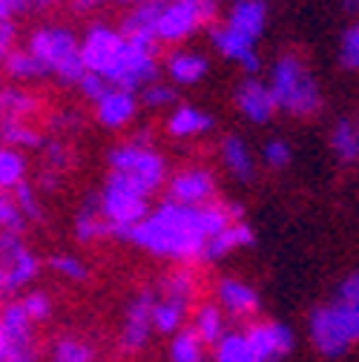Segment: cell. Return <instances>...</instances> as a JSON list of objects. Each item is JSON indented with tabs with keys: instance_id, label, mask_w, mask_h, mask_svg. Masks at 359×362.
Here are the masks:
<instances>
[{
	"instance_id": "obj_17",
	"label": "cell",
	"mask_w": 359,
	"mask_h": 362,
	"mask_svg": "<svg viewBox=\"0 0 359 362\" xmlns=\"http://www.w3.org/2000/svg\"><path fill=\"white\" fill-rule=\"evenodd\" d=\"M210 37H213V43H216V49L221 52V55H228V58H233V61H239L250 75L253 72H259V58H256V49H253V37H247V35H242V32H236V29H230V26H218V29H213L210 32Z\"/></svg>"
},
{
	"instance_id": "obj_18",
	"label": "cell",
	"mask_w": 359,
	"mask_h": 362,
	"mask_svg": "<svg viewBox=\"0 0 359 362\" xmlns=\"http://www.w3.org/2000/svg\"><path fill=\"white\" fill-rule=\"evenodd\" d=\"M35 276H37V259L29 250H23L9 264H0V302H6L9 296H15Z\"/></svg>"
},
{
	"instance_id": "obj_49",
	"label": "cell",
	"mask_w": 359,
	"mask_h": 362,
	"mask_svg": "<svg viewBox=\"0 0 359 362\" xmlns=\"http://www.w3.org/2000/svg\"><path fill=\"white\" fill-rule=\"evenodd\" d=\"M107 4V0H104ZM121 4H136V6H141V4H167V0H121Z\"/></svg>"
},
{
	"instance_id": "obj_47",
	"label": "cell",
	"mask_w": 359,
	"mask_h": 362,
	"mask_svg": "<svg viewBox=\"0 0 359 362\" xmlns=\"http://www.w3.org/2000/svg\"><path fill=\"white\" fill-rule=\"evenodd\" d=\"M15 12H23V4H20V0H0V23L9 21Z\"/></svg>"
},
{
	"instance_id": "obj_44",
	"label": "cell",
	"mask_w": 359,
	"mask_h": 362,
	"mask_svg": "<svg viewBox=\"0 0 359 362\" xmlns=\"http://www.w3.org/2000/svg\"><path fill=\"white\" fill-rule=\"evenodd\" d=\"M336 299L348 302V305H359V274H348V279H342L339 291H336Z\"/></svg>"
},
{
	"instance_id": "obj_21",
	"label": "cell",
	"mask_w": 359,
	"mask_h": 362,
	"mask_svg": "<svg viewBox=\"0 0 359 362\" xmlns=\"http://www.w3.org/2000/svg\"><path fill=\"white\" fill-rule=\"evenodd\" d=\"M264 21H267L264 0H239V4L230 9L228 26L256 40V37L261 35V29H264Z\"/></svg>"
},
{
	"instance_id": "obj_38",
	"label": "cell",
	"mask_w": 359,
	"mask_h": 362,
	"mask_svg": "<svg viewBox=\"0 0 359 362\" xmlns=\"http://www.w3.org/2000/svg\"><path fill=\"white\" fill-rule=\"evenodd\" d=\"M0 135H4V141H9V144H29V147L40 144L37 135L32 129L20 127L18 121H4V124H0Z\"/></svg>"
},
{
	"instance_id": "obj_5",
	"label": "cell",
	"mask_w": 359,
	"mask_h": 362,
	"mask_svg": "<svg viewBox=\"0 0 359 362\" xmlns=\"http://www.w3.org/2000/svg\"><path fill=\"white\" fill-rule=\"evenodd\" d=\"M49 72L61 75L64 81L78 83L83 78V61L78 52V40L72 37V32L66 29H40L32 37V49H29Z\"/></svg>"
},
{
	"instance_id": "obj_20",
	"label": "cell",
	"mask_w": 359,
	"mask_h": 362,
	"mask_svg": "<svg viewBox=\"0 0 359 362\" xmlns=\"http://www.w3.org/2000/svg\"><path fill=\"white\" fill-rule=\"evenodd\" d=\"M75 236L81 242H93V239H101V236H112V228L110 221L104 218L101 213V199L98 196H89L75 218Z\"/></svg>"
},
{
	"instance_id": "obj_33",
	"label": "cell",
	"mask_w": 359,
	"mask_h": 362,
	"mask_svg": "<svg viewBox=\"0 0 359 362\" xmlns=\"http://www.w3.org/2000/svg\"><path fill=\"white\" fill-rule=\"evenodd\" d=\"M6 69L12 75H18V78H37V75H47L49 72L32 52H9L6 55Z\"/></svg>"
},
{
	"instance_id": "obj_14",
	"label": "cell",
	"mask_w": 359,
	"mask_h": 362,
	"mask_svg": "<svg viewBox=\"0 0 359 362\" xmlns=\"http://www.w3.org/2000/svg\"><path fill=\"white\" fill-rule=\"evenodd\" d=\"M236 104L239 110L256 121V124H267L273 115H276V101H273V93H271V86H264L261 81L256 78H247L245 83H239L236 89Z\"/></svg>"
},
{
	"instance_id": "obj_2",
	"label": "cell",
	"mask_w": 359,
	"mask_h": 362,
	"mask_svg": "<svg viewBox=\"0 0 359 362\" xmlns=\"http://www.w3.org/2000/svg\"><path fill=\"white\" fill-rule=\"evenodd\" d=\"M310 342L325 359H342L359 342V305L334 299L310 313Z\"/></svg>"
},
{
	"instance_id": "obj_23",
	"label": "cell",
	"mask_w": 359,
	"mask_h": 362,
	"mask_svg": "<svg viewBox=\"0 0 359 362\" xmlns=\"http://www.w3.org/2000/svg\"><path fill=\"white\" fill-rule=\"evenodd\" d=\"M221 156H224V164H228V170L239 178V181H253L256 178V167H253V156L247 150V144L239 139V135H228L221 144Z\"/></svg>"
},
{
	"instance_id": "obj_45",
	"label": "cell",
	"mask_w": 359,
	"mask_h": 362,
	"mask_svg": "<svg viewBox=\"0 0 359 362\" xmlns=\"http://www.w3.org/2000/svg\"><path fill=\"white\" fill-rule=\"evenodd\" d=\"M12 40H15V26H12V21H4L0 23V61H6V55L12 49Z\"/></svg>"
},
{
	"instance_id": "obj_51",
	"label": "cell",
	"mask_w": 359,
	"mask_h": 362,
	"mask_svg": "<svg viewBox=\"0 0 359 362\" xmlns=\"http://www.w3.org/2000/svg\"><path fill=\"white\" fill-rule=\"evenodd\" d=\"M342 6H345L351 15H353V12H356V6H359V0H342Z\"/></svg>"
},
{
	"instance_id": "obj_43",
	"label": "cell",
	"mask_w": 359,
	"mask_h": 362,
	"mask_svg": "<svg viewBox=\"0 0 359 362\" xmlns=\"http://www.w3.org/2000/svg\"><path fill=\"white\" fill-rule=\"evenodd\" d=\"M78 86L83 89V93H86L89 98H95V101H98V98L107 93V89H110V83H107L101 75H95V72H83V78L78 81Z\"/></svg>"
},
{
	"instance_id": "obj_27",
	"label": "cell",
	"mask_w": 359,
	"mask_h": 362,
	"mask_svg": "<svg viewBox=\"0 0 359 362\" xmlns=\"http://www.w3.org/2000/svg\"><path fill=\"white\" fill-rule=\"evenodd\" d=\"M334 150L339 156L342 164L353 167L359 161V132H356V124L351 118H342L334 129Z\"/></svg>"
},
{
	"instance_id": "obj_1",
	"label": "cell",
	"mask_w": 359,
	"mask_h": 362,
	"mask_svg": "<svg viewBox=\"0 0 359 362\" xmlns=\"http://www.w3.org/2000/svg\"><path fill=\"white\" fill-rule=\"evenodd\" d=\"M242 204L228 207H182V204H161L158 210L147 213L144 221H139L136 228L126 233L129 242H136L139 247L167 256V259H199L201 247L210 236H216L221 228H228L230 221H242Z\"/></svg>"
},
{
	"instance_id": "obj_46",
	"label": "cell",
	"mask_w": 359,
	"mask_h": 362,
	"mask_svg": "<svg viewBox=\"0 0 359 362\" xmlns=\"http://www.w3.org/2000/svg\"><path fill=\"white\" fill-rule=\"evenodd\" d=\"M47 153H49L52 167H66V164H69V153H66V147H61L58 141H52V144L47 147Z\"/></svg>"
},
{
	"instance_id": "obj_42",
	"label": "cell",
	"mask_w": 359,
	"mask_h": 362,
	"mask_svg": "<svg viewBox=\"0 0 359 362\" xmlns=\"http://www.w3.org/2000/svg\"><path fill=\"white\" fill-rule=\"evenodd\" d=\"M172 101H175V89L158 86V83L144 86V104L147 107H164V104H172Z\"/></svg>"
},
{
	"instance_id": "obj_41",
	"label": "cell",
	"mask_w": 359,
	"mask_h": 362,
	"mask_svg": "<svg viewBox=\"0 0 359 362\" xmlns=\"http://www.w3.org/2000/svg\"><path fill=\"white\" fill-rule=\"evenodd\" d=\"M15 190H18V202H15V204H18L20 216L37 221V218H40V204H37V199H35V190L26 185V181H20Z\"/></svg>"
},
{
	"instance_id": "obj_39",
	"label": "cell",
	"mask_w": 359,
	"mask_h": 362,
	"mask_svg": "<svg viewBox=\"0 0 359 362\" xmlns=\"http://www.w3.org/2000/svg\"><path fill=\"white\" fill-rule=\"evenodd\" d=\"M264 161L271 164V167H288L293 161V153H290V144L282 141V139H271L264 144Z\"/></svg>"
},
{
	"instance_id": "obj_19",
	"label": "cell",
	"mask_w": 359,
	"mask_h": 362,
	"mask_svg": "<svg viewBox=\"0 0 359 362\" xmlns=\"http://www.w3.org/2000/svg\"><path fill=\"white\" fill-rule=\"evenodd\" d=\"M136 95L132 93H124V89H115L110 86L107 93L98 98V118L107 124V127H121L126 124L132 115H136Z\"/></svg>"
},
{
	"instance_id": "obj_12",
	"label": "cell",
	"mask_w": 359,
	"mask_h": 362,
	"mask_svg": "<svg viewBox=\"0 0 359 362\" xmlns=\"http://www.w3.org/2000/svg\"><path fill=\"white\" fill-rule=\"evenodd\" d=\"M153 302H155L153 291H141L136 299L129 302L126 322H124V331H121V348L124 351L136 354V351L147 348V342L153 337Z\"/></svg>"
},
{
	"instance_id": "obj_6",
	"label": "cell",
	"mask_w": 359,
	"mask_h": 362,
	"mask_svg": "<svg viewBox=\"0 0 359 362\" xmlns=\"http://www.w3.org/2000/svg\"><path fill=\"white\" fill-rule=\"evenodd\" d=\"M110 167L112 173H118L121 178H126L139 193H144L147 199L161 187L164 181V161L161 156L150 153L147 147H118L110 153Z\"/></svg>"
},
{
	"instance_id": "obj_25",
	"label": "cell",
	"mask_w": 359,
	"mask_h": 362,
	"mask_svg": "<svg viewBox=\"0 0 359 362\" xmlns=\"http://www.w3.org/2000/svg\"><path fill=\"white\" fill-rule=\"evenodd\" d=\"M213 348H216L213 351L216 362H261L256 356V351L250 348V342L245 339V334H239V331H228Z\"/></svg>"
},
{
	"instance_id": "obj_9",
	"label": "cell",
	"mask_w": 359,
	"mask_h": 362,
	"mask_svg": "<svg viewBox=\"0 0 359 362\" xmlns=\"http://www.w3.org/2000/svg\"><path fill=\"white\" fill-rule=\"evenodd\" d=\"M155 78H158L155 55L153 52H141V49H136V47H129L126 43L121 61L115 64V69L104 81L110 86H115V89H124V93H136V89H144V86L155 83Z\"/></svg>"
},
{
	"instance_id": "obj_16",
	"label": "cell",
	"mask_w": 359,
	"mask_h": 362,
	"mask_svg": "<svg viewBox=\"0 0 359 362\" xmlns=\"http://www.w3.org/2000/svg\"><path fill=\"white\" fill-rule=\"evenodd\" d=\"M253 242H256V233L247 228L245 221H230L228 228H221L216 236H210V239L204 242L199 259H204V262H218V259L230 256L233 250L247 247V245H253Z\"/></svg>"
},
{
	"instance_id": "obj_48",
	"label": "cell",
	"mask_w": 359,
	"mask_h": 362,
	"mask_svg": "<svg viewBox=\"0 0 359 362\" xmlns=\"http://www.w3.org/2000/svg\"><path fill=\"white\" fill-rule=\"evenodd\" d=\"M20 4H23V9H47L55 0H20Z\"/></svg>"
},
{
	"instance_id": "obj_3",
	"label": "cell",
	"mask_w": 359,
	"mask_h": 362,
	"mask_svg": "<svg viewBox=\"0 0 359 362\" xmlns=\"http://www.w3.org/2000/svg\"><path fill=\"white\" fill-rule=\"evenodd\" d=\"M271 75H273L271 93H273L276 110H288L293 115H317L322 110L319 83L313 81V75L296 55L279 58Z\"/></svg>"
},
{
	"instance_id": "obj_31",
	"label": "cell",
	"mask_w": 359,
	"mask_h": 362,
	"mask_svg": "<svg viewBox=\"0 0 359 362\" xmlns=\"http://www.w3.org/2000/svg\"><path fill=\"white\" fill-rule=\"evenodd\" d=\"M193 291H196L193 276L187 274V270H175V274H170V276L164 279V285H161V293H158V296L178 299V302H187V305H190Z\"/></svg>"
},
{
	"instance_id": "obj_26",
	"label": "cell",
	"mask_w": 359,
	"mask_h": 362,
	"mask_svg": "<svg viewBox=\"0 0 359 362\" xmlns=\"http://www.w3.org/2000/svg\"><path fill=\"white\" fill-rule=\"evenodd\" d=\"M213 127V115L201 112V110H193V107H182L175 110L167 129L172 135H178V139H184V135H199V132H207Z\"/></svg>"
},
{
	"instance_id": "obj_11",
	"label": "cell",
	"mask_w": 359,
	"mask_h": 362,
	"mask_svg": "<svg viewBox=\"0 0 359 362\" xmlns=\"http://www.w3.org/2000/svg\"><path fill=\"white\" fill-rule=\"evenodd\" d=\"M245 339L250 342V348L261 362H279L296 345V337L285 322H253L245 331Z\"/></svg>"
},
{
	"instance_id": "obj_34",
	"label": "cell",
	"mask_w": 359,
	"mask_h": 362,
	"mask_svg": "<svg viewBox=\"0 0 359 362\" xmlns=\"http://www.w3.org/2000/svg\"><path fill=\"white\" fill-rule=\"evenodd\" d=\"M339 61H342V66L345 69H359V26L356 23H351L348 29H345V35H342V43H339Z\"/></svg>"
},
{
	"instance_id": "obj_35",
	"label": "cell",
	"mask_w": 359,
	"mask_h": 362,
	"mask_svg": "<svg viewBox=\"0 0 359 362\" xmlns=\"http://www.w3.org/2000/svg\"><path fill=\"white\" fill-rule=\"evenodd\" d=\"M26 218L20 216L18 204L6 196H0V230H9V233H20L23 230Z\"/></svg>"
},
{
	"instance_id": "obj_32",
	"label": "cell",
	"mask_w": 359,
	"mask_h": 362,
	"mask_svg": "<svg viewBox=\"0 0 359 362\" xmlns=\"http://www.w3.org/2000/svg\"><path fill=\"white\" fill-rule=\"evenodd\" d=\"M26 164L18 153L12 150H0V187H18L23 181Z\"/></svg>"
},
{
	"instance_id": "obj_40",
	"label": "cell",
	"mask_w": 359,
	"mask_h": 362,
	"mask_svg": "<svg viewBox=\"0 0 359 362\" xmlns=\"http://www.w3.org/2000/svg\"><path fill=\"white\" fill-rule=\"evenodd\" d=\"M26 110H29V98L23 93H15V89H9V93L0 95V112L6 115L4 121H18V115H23Z\"/></svg>"
},
{
	"instance_id": "obj_13",
	"label": "cell",
	"mask_w": 359,
	"mask_h": 362,
	"mask_svg": "<svg viewBox=\"0 0 359 362\" xmlns=\"http://www.w3.org/2000/svg\"><path fill=\"white\" fill-rule=\"evenodd\" d=\"M216 193V181L204 170H190L172 178L170 185V202L182 207H204Z\"/></svg>"
},
{
	"instance_id": "obj_29",
	"label": "cell",
	"mask_w": 359,
	"mask_h": 362,
	"mask_svg": "<svg viewBox=\"0 0 359 362\" xmlns=\"http://www.w3.org/2000/svg\"><path fill=\"white\" fill-rule=\"evenodd\" d=\"M170 359L172 362H201L204 359V345L193 328H182L178 334H172Z\"/></svg>"
},
{
	"instance_id": "obj_8",
	"label": "cell",
	"mask_w": 359,
	"mask_h": 362,
	"mask_svg": "<svg viewBox=\"0 0 359 362\" xmlns=\"http://www.w3.org/2000/svg\"><path fill=\"white\" fill-rule=\"evenodd\" d=\"M124 47L126 43L118 32H112L107 26H93L86 35V40L78 47V52H81V61H83L86 72H95V75L107 78L115 69V64L121 61Z\"/></svg>"
},
{
	"instance_id": "obj_4",
	"label": "cell",
	"mask_w": 359,
	"mask_h": 362,
	"mask_svg": "<svg viewBox=\"0 0 359 362\" xmlns=\"http://www.w3.org/2000/svg\"><path fill=\"white\" fill-rule=\"evenodd\" d=\"M98 199H101V213L112 228V236H121V239H126V233L136 228L139 221H144L150 213V199L144 193H139L118 173H110L104 193Z\"/></svg>"
},
{
	"instance_id": "obj_15",
	"label": "cell",
	"mask_w": 359,
	"mask_h": 362,
	"mask_svg": "<svg viewBox=\"0 0 359 362\" xmlns=\"http://www.w3.org/2000/svg\"><path fill=\"white\" fill-rule=\"evenodd\" d=\"M218 302H221V310H228L230 316H236V320H253L261 308L259 293L233 276L218 282Z\"/></svg>"
},
{
	"instance_id": "obj_10",
	"label": "cell",
	"mask_w": 359,
	"mask_h": 362,
	"mask_svg": "<svg viewBox=\"0 0 359 362\" xmlns=\"http://www.w3.org/2000/svg\"><path fill=\"white\" fill-rule=\"evenodd\" d=\"M0 328H4V337H6V359L4 362H37L32 322L23 313L20 302H9L0 310Z\"/></svg>"
},
{
	"instance_id": "obj_24",
	"label": "cell",
	"mask_w": 359,
	"mask_h": 362,
	"mask_svg": "<svg viewBox=\"0 0 359 362\" xmlns=\"http://www.w3.org/2000/svg\"><path fill=\"white\" fill-rule=\"evenodd\" d=\"M228 322H224V310L218 305H201L199 313H196V337L201 339V345L213 348L224 334H228V328H224Z\"/></svg>"
},
{
	"instance_id": "obj_28",
	"label": "cell",
	"mask_w": 359,
	"mask_h": 362,
	"mask_svg": "<svg viewBox=\"0 0 359 362\" xmlns=\"http://www.w3.org/2000/svg\"><path fill=\"white\" fill-rule=\"evenodd\" d=\"M170 75L178 83H196L207 75V58L193 55V52H182L170 58Z\"/></svg>"
},
{
	"instance_id": "obj_7",
	"label": "cell",
	"mask_w": 359,
	"mask_h": 362,
	"mask_svg": "<svg viewBox=\"0 0 359 362\" xmlns=\"http://www.w3.org/2000/svg\"><path fill=\"white\" fill-rule=\"evenodd\" d=\"M216 9H218V0H170V4L161 6L158 23H155V37L158 40H184L199 26L213 21Z\"/></svg>"
},
{
	"instance_id": "obj_37",
	"label": "cell",
	"mask_w": 359,
	"mask_h": 362,
	"mask_svg": "<svg viewBox=\"0 0 359 362\" xmlns=\"http://www.w3.org/2000/svg\"><path fill=\"white\" fill-rule=\"evenodd\" d=\"M52 270L55 274H61V276H66V279H75V282H83L86 279V264L81 262V259H75V256H52Z\"/></svg>"
},
{
	"instance_id": "obj_50",
	"label": "cell",
	"mask_w": 359,
	"mask_h": 362,
	"mask_svg": "<svg viewBox=\"0 0 359 362\" xmlns=\"http://www.w3.org/2000/svg\"><path fill=\"white\" fill-rule=\"evenodd\" d=\"M6 359V337H4V328H0V362Z\"/></svg>"
},
{
	"instance_id": "obj_22",
	"label": "cell",
	"mask_w": 359,
	"mask_h": 362,
	"mask_svg": "<svg viewBox=\"0 0 359 362\" xmlns=\"http://www.w3.org/2000/svg\"><path fill=\"white\" fill-rule=\"evenodd\" d=\"M187 302L155 296L153 302V331L158 334H178L184 328V316H187Z\"/></svg>"
},
{
	"instance_id": "obj_36",
	"label": "cell",
	"mask_w": 359,
	"mask_h": 362,
	"mask_svg": "<svg viewBox=\"0 0 359 362\" xmlns=\"http://www.w3.org/2000/svg\"><path fill=\"white\" fill-rule=\"evenodd\" d=\"M20 308L29 316V322H40V320H47V316L52 313V302H49L47 293H29V296H23Z\"/></svg>"
},
{
	"instance_id": "obj_30",
	"label": "cell",
	"mask_w": 359,
	"mask_h": 362,
	"mask_svg": "<svg viewBox=\"0 0 359 362\" xmlns=\"http://www.w3.org/2000/svg\"><path fill=\"white\" fill-rule=\"evenodd\" d=\"M93 359H95L93 348L75 337H64L52 348V362H93Z\"/></svg>"
}]
</instances>
